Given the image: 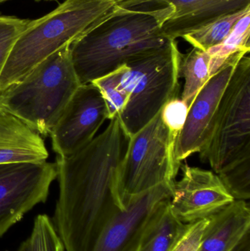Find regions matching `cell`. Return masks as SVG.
I'll return each instance as SVG.
<instances>
[{
  "instance_id": "1",
  "label": "cell",
  "mask_w": 250,
  "mask_h": 251,
  "mask_svg": "<svg viewBox=\"0 0 250 251\" xmlns=\"http://www.w3.org/2000/svg\"><path fill=\"white\" fill-rule=\"evenodd\" d=\"M83 149L57 156L59 197L53 224L66 251H92L107 223L124 209L117 181L128 138L118 116Z\"/></svg>"
},
{
  "instance_id": "2",
  "label": "cell",
  "mask_w": 250,
  "mask_h": 251,
  "mask_svg": "<svg viewBox=\"0 0 250 251\" xmlns=\"http://www.w3.org/2000/svg\"><path fill=\"white\" fill-rule=\"evenodd\" d=\"M170 11L167 6L120 7L114 16L70 44L72 64L81 85L91 83L170 42L161 29Z\"/></svg>"
},
{
  "instance_id": "3",
  "label": "cell",
  "mask_w": 250,
  "mask_h": 251,
  "mask_svg": "<svg viewBox=\"0 0 250 251\" xmlns=\"http://www.w3.org/2000/svg\"><path fill=\"white\" fill-rule=\"evenodd\" d=\"M120 0H66L31 20L13 46L0 75V92L23 79L47 57L114 16Z\"/></svg>"
},
{
  "instance_id": "4",
  "label": "cell",
  "mask_w": 250,
  "mask_h": 251,
  "mask_svg": "<svg viewBox=\"0 0 250 251\" xmlns=\"http://www.w3.org/2000/svg\"><path fill=\"white\" fill-rule=\"evenodd\" d=\"M80 85L66 46L0 92V113L46 137Z\"/></svg>"
},
{
  "instance_id": "5",
  "label": "cell",
  "mask_w": 250,
  "mask_h": 251,
  "mask_svg": "<svg viewBox=\"0 0 250 251\" xmlns=\"http://www.w3.org/2000/svg\"><path fill=\"white\" fill-rule=\"evenodd\" d=\"M181 54L177 42L172 41L116 69L119 87L129 95L118 116L128 138L154 119L167 101L179 97Z\"/></svg>"
},
{
  "instance_id": "6",
  "label": "cell",
  "mask_w": 250,
  "mask_h": 251,
  "mask_svg": "<svg viewBox=\"0 0 250 251\" xmlns=\"http://www.w3.org/2000/svg\"><path fill=\"white\" fill-rule=\"evenodd\" d=\"M238 63L222 96L209 136L200 152L218 174L250 158V57Z\"/></svg>"
},
{
  "instance_id": "7",
  "label": "cell",
  "mask_w": 250,
  "mask_h": 251,
  "mask_svg": "<svg viewBox=\"0 0 250 251\" xmlns=\"http://www.w3.org/2000/svg\"><path fill=\"white\" fill-rule=\"evenodd\" d=\"M175 143L160 112L129 137L117 181L123 206L134 196L176 180L181 165L175 159Z\"/></svg>"
},
{
  "instance_id": "8",
  "label": "cell",
  "mask_w": 250,
  "mask_h": 251,
  "mask_svg": "<svg viewBox=\"0 0 250 251\" xmlns=\"http://www.w3.org/2000/svg\"><path fill=\"white\" fill-rule=\"evenodd\" d=\"M57 175L55 162L0 165V237L36 205L46 201Z\"/></svg>"
},
{
  "instance_id": "9",
  "label": "cell",
  "mask_w": 250,
  "mask_h": 251,
  "mask_svg": "<svg viewBox=\"0 0 250 251\" xmlns=\"http://www.w3.org/2000/svg\"><path fill=\"white\" fill-rule=\"evenodd\" d=\"M106 120L107 104L98 88L81 85L50 132L53 151L62 157L76 153L95 138Z\"/></svg>"
},
{
  "instance_id": "10",
  "label": "cell",
  "mask_w": 250,
  "mask_h": 251,
  "mask_svg": "<svg viewBox=\"0 0 250 251\" xmlns=\"http://www.w3.org/2000/svg\"><path fill=\"white\" fill-rule=\"evenodd\" d=\"M182 177L172 184L170 205L183 224L208 218L235 201L214 171L181 165Z\"/></svg>"
},
{
  "instance_id": "11",
  "label": "cell",
  "mask_w": 250,
  "mask_h": 251,
  "mask_svg": "<svg viewBox=\"0 0 250 251\" xmlns=\"http://www.w3.org/2000/svg\"><path fill=\"white\" fill-rule=\"evenodd\" d=\"M245 55L239 54L227 60L197 94L189 107L184 126L175 143V159L179 165L202 150L209 136L222 96L236 66Z\"/></svg>"
},
{
  "instance_id": "12",
  "label": "cell",
  "mask_w": 250,
  "mask_h": 251,
  "mask_svg": "<svg viewBox=\"0 0 250 251\" xmlns=\"http://www.w3.org/2000/svg\"><path fill=\"white\" fill-rule=\"evenodd\" d=\"M173 182L163 183L129 199L124 209L107 223L92 251H136L148 220L161 202L171 197Z\"/></svg>"
},
{
  "instance_id": "13",
  "label": "cell",
  "mask_w": 250,
  "mask_h": 251,
  "mask_svg": "<svg viewBox=\"0 0 250 251\" xmlns=\"http://www.w3.org/2000/svg\"><path fill=\"white\" fill-rule=\"evenodd\" d=\"M155 3L171 10L161 26L163 35L170 41L250 6V0H120L119 6L132 9Z\"/></svg>"
},
{
  "instance_id": "14",
  "label": "cell",
  "mask_w": 250,
  "mask_h": 251,
  "mask_svg": "<svg viewBox=\"0 0 250 251\" xmlns=\"http://www.w3.org/2000/svg\"><path fill=\"white\" fill-rule=\"evenodd\" d=\"M199 251H230L250 230L246 201H233L210 215Z\"/></svg>"
},
{
  "instance_id": "15",
  "label": "cell",
  "mask_w": 250,
  "mask_h": 251,
  "mask_svg": "<svg viewBox=\"0 0 250 251\" xmlns=\"http://www.w3.org/2000/svg\"><path fill=\"white\" fill-rule=\"evenodd\" d=\"M48 156L38 133L17 118L0 113V165L45 162Z\"/></svg>"
},
{
  "instance_id": "16",
  "label": "cell",
  "mask_w": 250,
  "mask_h": 251,
  "mask_svg": "<svg viewBox=\"0 0 250 251\" xmlns=\"http://www.w3.org/2000/svg\"><path fill=\"white\" fill-rule=\"evenodd\" d=\"M186 226L173 213L170 199H167L148 220L136 251H170Z\"/></svg>"
},
{
  "instance_id": "17",
  "label": "cell",
  "mask_w": 250,
  "mask_h": 251,
  "mask_svg": "<svg viewBox=\"0 0 250 251\" xmlns=\"http://www.w3.org/2000/svg\"><path fill=\"white\" fill-rule=\"evenodd\" d=\"M210 55L207 51L193 48L186 54H181L179 77L183 78L181 99L190 107L195 97L211 77Z\"/></svg>"
},
{
  "instance_id": "18",
  "label": "cell",
  "mask_w": 250,
  "mask_h": 251,
  "mask_svg": "<svg viewBox=\"0 0 250 251\" xmlns=\"http://www.w3.org/2000/svg\"><path fill=\"white\" fill-rule=\"evenodd\" d=\"M250 12L236 23L233 30L221 44L207 50L210 55L211 76L233 56L250 54Z\"/></svg>"
},
{
  "instance_id": "19",
  "label": "cell",
  "mask_w": 250,
  "mask_h": 251,
  "mask_svg": "<svg viewBox=\"0 0 250 251\" xmlns=\"http://www.w3.org/2000/svg\"><path fill=\"white\" fill-rule=\"evenodd\" d=\"M250 12V6L239 11L222 16L182 37L193 48L207 51L221 44L233 30L238 22Z\"/></svg>"
},
{
  "instance_id": "20",
  "label": "cell",
  "mask_w": 250,
  "mask_h": 251,
  "mask_svg": "<svg viewBox=\"0 0 250 251\" xmlns=\"http://www.w3.org/2000/svg\"><path fill=\"white\" fill-rule=\"evenodd\" d=\"M14 251H66L52 219L45 214L34 221L32 232Z\"/></svg>"
},
{
  "instance_id": "21",
  "label": "cell",
  "mask_w": 250,
  "mask_h": 251,
  "mask_svg": "<svg viewBox=\"0 0 250 251\" xmlns=\"http://www.w3.org/2000/svg\"><path fill=\"white\" fill-rule=\"evenodd\" d=\"M223 184L234 200L250 199V158L239 161L219 173Z\"/></svg>"
},
{
  "instance_id": "22",
  "label": "cell",
  "mask_w": 250,
  "mask_h": 251,
  "mask_svg": "<svg viewBox=\"0 0 250 251\" xmlns=\"http://www.w3.org/2000/svg\"><path fill=\"white\" fill-rule=\"evenodd\" d=\"M102 94L108 111V120L120 116L129 100V95L118 85L117 71L91 82Z\"/></svg>"
},
{
  "instance_id": "23",
  "label": "cell",
  "mask_w": 250,
  "mask_h": 251,
  "mask_svg": "<svg viewBox=\"0 0 250 251\" xmlns=\"http://www.w3.org/2000/svg\"><path fill=\"white\" fill-rule=\"evenodd\" d=\"M30 22V19L0 15V75L13 46Z\"/></svg>"
},
{
  "instance_id": "24",
  "label": "cell",
  "mask_w": 250,
  "mask_h": 251,
  "mask_svg": "<svg viewBox=\"0 0 250 251\" xmlns=\"http://www.w3.org/2000/svg\"><path fill=\"white\" fill-rule=\"evenodd\" d=\"M188 111L189 107L180 97L167 101L160 111L163 122L175 141L184 126Z\"/></svg>"
},
{
  "instance_id": "25",
  "label": "cell",
  "mask_w": 250,
  "mask_h": 251,
  "mask_svg": "<svg viewBox=\"0 0 250 251\" xmlns=\"http://www.w3.org/2000/svg\"><path fill=\"white\" fill-rule=\"evenodd\" d=\"M208 219L188 224L186 229L170 251H199Z\"/></svg>"
},
{
  "instance_id": "26",
  "label": "cell",
  "mask_w": 250,
  "mask_h": 251,
  "mask_svg": "<svg viewBox=\"0 0 250 251\" xmlns=\"http://www.w3.org/2000/svg\"><path fill=\"white\" fill-rule=\"evenodd\" d=\"M230 251H250V230Z\"/></svg>"
},
{
  "instance_id": "27",
  "label": "cell",
  "mask_w": 250,
  "mask_h": 251,
  "mask_svg": "<svg viewBox=\"0 0 250 251\" xmlns=\"http://www.w3.org/2000/svg\"><path fill=\"white\" fill-rule=\"evenodd\" d=\"M9 1V0H0V4H1V3L5 2V1Z\"/></svg>"
},
{
  "instance_id": "28",
  "label": "cell",
  "mask_w": 250,
  "mask_h": 251,
  "mask_svg": "<svg viewBox=\"0 0 250 251\" xmlns=\"http://www.w3.org/2000/svg\"><path fill=\"white\" fill-rule=\"evenodd\" d=\"M45 1H57V0H45Z\"/></svg>"
},
{
  "instance_id": "29",
  "label": "cell",
  "mask_w": 250,
  "mask_h": 251,
  "mask_svg": "<svg viewBox=\"0 0 250 251\" xmlns=\"http://www.w3.org/2000/svg\"><path fill=\"white\" fill-rule=\"evenodd\" d=\"M36 1H41V0H36Z\"/></svg>"
}]
</instances>
